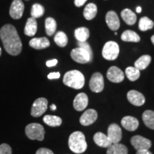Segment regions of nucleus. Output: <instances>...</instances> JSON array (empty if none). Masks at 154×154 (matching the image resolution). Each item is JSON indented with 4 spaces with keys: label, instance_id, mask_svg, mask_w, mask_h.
<instances>
[{
    "label": "nucleus",
    "instance_id": "obj_1",
    "mask_svg": "<svg viewBox=\"0 0 154 154\" xmlns=\"http://www.w3.org/2000/svg\"><path fill=\"white\" fill-rule=\"evenodd\" d=\"M0 38L4 48L9 54L17 56L22 50V43L16 28L11 24H5L0 29Z\"/></svg>",
    "mask_w": 154,
    "mask_h": 154
},
{
    "label": "nucleus",
    "instance_id": "obj_2",
    "mask_svg": "<svg viewBox=\"0 0 154 154\" xmlns=\"http://www.w3.org/2000/svg\"><path fill=\"white\" fill-rule=\"evenodd\" d=\"M63 83L69 87L74 89H81L85 84V78L83 74L78 70H72L64 74Z\"/></svg>",
    "mask_w": 154,
    "mask_h": 154
},
{
    "label": "nucleus",
    "instance_id": "obj_3",
    "mask_svg": "<svg viewBox=\"0 0 154 154\" xmlns=\"http://www.w3.org/2000/svg\"><path fill=\"white\" fill-rule=\"evenodd\" d=\"M69 147L75 153H82L87 149V143L84 134L81 131H75L69 138Z\"/></svg>",
    "mask_w": 154,
    "mask_h": 154
},
{
    "label": "nucleus",
    "instance_id": "obj_4",
    "mask_svg": "<svg viewBox=\"0 0 154 154\" xmlns=\"http://www.w3.org/2000/svg\"><path fill=\"white\" fill-rule=\"evenodd\" d=\"M26 136L31 140H37L39 141L44 140L45 131L41 124L32 123L28 124L25 128Z\"/></svg>",
    "mask_w": 154,
    "mask_h": 154
},
{
    "label": "nucleus",
    "instance_id": "obj_5",
    "mask_svg": "<svg viewBox=\"0 0 154 154\" xmlns=\"http://www.w3.org/2000/svg\"><path fill=\"white\" fill-rule=\"evenodd\" d=\"M119 46L116 42L110 41L108 42L103 46V50H102V56L105 59L109 61H113L117 59L119 57Z\"/></svg>",
    "mask_w": 154,
    "mask_h": 154
},
{
    "label": "nucleus",
    "instance_id": "obj_6",
    "mask_svg": "<svg viewBox=\"0 0 154 154\" xmlns=\"http://www.w3.org/2000/svg\"><path fill=\"white\" fill-rule=\"evenodd\" d=\"M71 57L72 59L77 63H86L92 61V57L87 51L83 48L78 47L74 49L71 52Z\"/></svg>",
    "mask_w": 154,
    "mask_h": 154
},
{
    "label": "nucleus",
    "instance_id": "obj_7",
    "mask_svg": "<svg viewBox=\"0 0 154 154\" xmlns=\"http://www.w3.org/2000/svg\"><path fill=\"white\" fill-rule=\"evenodd\" d=\"M48 101L45 98H38L34 102L31 110V114L34 117H39L47 110Z\"/></svg>",
    "mask_w": 154,
    "mask_h": 154
},
{
    "label": "nucleus",
    "instance_id": "obj_8",
    "mask_svg": "<svg viewBox=\"0 0 154 154\" xmlns=\"http://www.w3.org/2000/svg\"><path fill=\"white\" fill-rule=\"evenodd\" d=\"M90 89L95 93H100L104 88V82L103 77L101 73L96 72L91 76L89 82Z\"/></svg>",
    "mask_w": 154,
    "mask_h": 154
},
{
    "label": "nucleus",
    "instance_id": "obj_9",
    "mask_svg": "<svg viewBox=\"0 0 154 154\" xmlns=\"http://www.w3.org/2000/svg\"><path fill=\"white\" fill-rule=\"evenodd\" d=\"M131 143L134 149L139 150H149L151 147V141L141 136H134L131 139Z\"/></svg>",
    "mask_w": 154,
    "mask_h": 154
},
{
    "label": "nucleus",
    "instance_id": "obj_10",
    "mask_svg": "<svg viewBox=\"0 0 154 154\" xmlns=\"http://www.w3.org/2000/svg\"><path fill=\"white\" fill-rule=\"evenodd\" d=\"M24 10V5L22 0H14L9 9V15L12 19L22 18Z\"/></svg>",
    "mask_w": 154,
    "mask_h": 154
},
{
    "label": "nucleus",
    "instance_id": "obj_11",
    "mask_svg": "<svg viewBox=\"0 0 154 154\" xmlns=\"http://www.w3.org/2000/svg\"><path fill=\"white\" fill-rule=\"evenodd\" d=\"M111 143H118L122 138V131L116 124H112L108 128V135Z\"/></svg>",
    "mask_w": 154,
    "mask_h": 154
},
{
    "label": "nucleus",
    "instance_id": "obj_12",
    "mask_svg": "<svg viewBox=\"0 0 154 154\" xmlns=\"http://www.w3.org/2000/svg\"><path fill=\"white\" fill-rule=\"evenodd\" d=\"M97 118V111L94 109H88L80 117L79 122L82 126H90L95 122Z\"/></svg>",
    "mask_w": 154,
    "mask_h": 154
},
{
    "label": "nucleus",
    "instance_id": "obj_13",
    "mask_svg": "<svg viewBox=\"0 0 154 154\" xmlns=\"http://www.w3.org/2000/svg\"><path fill=\"white\" fill-rule=\"evenodd\" d=\"M107 79L113 83H120L124 79V74L120 69L116 66H111L108 70Z\"/></svg>",
    "mask_w": 154,
    "mask_h": 154
},
{
    "label": "nucleus",
    "instance_id": "obj_14",
    "mask_svg": "<svg viewBox=\"0 0 154 154\" xmlns=\"http://www.w3.org/2000/svg\"><path fill=\"white\" fill-rule=\"evenodd\" d=\"M127 99L128 101L136 106H140L145 103L146 99L144 96L139 91L136 90H131L127 94Z\"/></svg>",
    "mask_w": 154,
    "mask_h": 154
},
{
    "label": "nucleus",
    "instance_id": "obj_15",
    "mask_svg": "<svg viewBox=\"0 0 154 154\" xmlns=\"http://www.w3.org/2000/svg\"><path fill=\"white\" fill-rule=\"evenodd\" d=\"M106 22L109 28L112 31L118 30L120 27V20L118 15L113 11H108L106 15Z\"/></svg>",
    "mask_w": 154,
    "mask_h": 154
},
{
    "label": "nucleus",
    "instance_id": "obj_16",
    "mask_svg": "<svg viewBox=\"0 0 154 154\" xmlns=\"http://www.w3.org/2000/svg\"><path fill=\"white\" fill-rule=\"evenodd\" d=\"M88 103V96L85 93L77 94L74 100V108L78 111H84L87 107Z\"/></svg>",
    "mask_w": 154,
    "mask_h": 154
},
{
    "label": "nucleus",
    "instance_id": "obj_17",
    "mask_svg": "<svg viewBox=\"0 0 154 154\" xmlns=\"http://www.w3.org/2000/svg\"><path fill=\"white\" fill-rule=\"evenodd\" d=\"M121 126L127 131H134L137 129L138 126H139V122H138V119L135 117L126 116L121 120Z\"/></svg>",
    "mask_w": 154,
    "mask_h": 154
},
{
    "label": "nucleus",
    "instance_id": "obj_18",
    "mask_svg": "<svg viewBox=\"0 0 154 154\" xmlns=\"http://www.w3.org/2000/svg\"><path fill=\"white\" fill-rule=\"evenodd\" d=\"M94 140L96 145L102 148H109L112 144L106 135L101 132L95 134L94 136Z\"/></svg>",
    "mask_w": 154,
    "mask_h": 154
},
{
    "label": "nucleus",
    "instance_id": "obj_19",
    "mask_svg": "<svg viewBox=\"0 0 154 154\" xmlns=\"http://www.w3.org/2000/svg\"><path fill=\"white\" fill-rule=\"evenodd\" d=\"M29 46L35 49H43L49 47L50 42L47 38H34L30 40Z\"/></svg>",
    "mask_w": 154,
    "mask_h": 154
},
{
    "label": "nucleus",
    "instance_id": "obj_20",
    "mask_svg": "<svg viewBox=\"0 0 154 154\" xmlns=\"http://www.w3.org/2000/svg\"><path fill=\"white\" fill-rule=\"evenodd\" d=\"M37 31V22L36 19L30 17L26 21L24 28V34L26 36H33L36 34Z\"/></svg>",
    "mask_w": 154,
    "mask_h": 154
},
{
    "label": "nucleus",
    "instance_id": "obj_21",
    "mask_svg": "<svg viewBox=\"0 0 154 154\" xmlns=\"http://www.w3.org/2000/svg\"><path fill=\"white\" fill-rule=\"evenodd\" d=\"M121 17L128 25H134L136 22L137 17L134 12L129 9H125L121 11Z\"/></svg>",
    "mask_w": 154,
    "mask_h": 154
},
{
    "label": "nucleus",
    "instance_id": "obj_22",
    "mask_svg": "<svg viewBox=\"0 0 154 154\" xmlns=\"http://www.w3.org/2000/svg\"><path fill=\"white\" fill-rule=\"evenodd\" d=\"M106 154H128V149L121 143H112L108 148Z\"/></svg>",
    "mask_w": 154,
    "mask_h": 154
},
{
    "label": "nucleus",
    "instance_id": "obj_23",
    "mask_svg": "<svg viewBox=\"0 0 154 154\" xmlns=\"http://www.w3.org/2000/svg\"><path fill=\"white\" fill-rule=\"evenodd\" d=\"M97 7L95 4L90 3L86 6L84 10V17L87 20H91L97 14Z\"/></svg>",
    "mask_w": 154,
    "mask_h": 154
},
{
    "label": "nucleus",
    "instance_id": "obj_24",
    "mask_svg": "<svg viewBox=\"0 0 154 154\" xmlns=\"http://www.w3.org/2000/svg\"><path fill=\"white\" fill-rule=\"evenodd\" d=\"M151 61V57L149 55H143L139 59L136 61L134 63V67L138 70H143L146 69Z\"/></svg>",
    "mask_w": 154,
    "mask_h": 154
},
{
    "label": "nucleus",
    "instance_id": "obj_25",
    "mask_svg": "<svg viewBox=\"0 0 154 154\" xmlns=\"http://www.w3.org/2000/svg\"><path fill=\"white\" fill-rule=\"evenodd\" d=\"M144 124L148 128L154 130V111L151 110H146L142 116Z\"/></svg>",
    "mask_w": 154,
    "mask_h": 154
},
{
    "label": "nucleus",
    "instance_id": "obj_26",
    "mask_svg": "<svg viewBox=\"0 0 154 154\" xmlns=\"http://www.w3.org/2000/svg\"><path fill=\"white\" fill-rule=\"evenodd\" d=\"M121 38L124 42H140V36L134 31L126 30L121 34Z\"/></svg>",
    "mask_w": 154,
    "mask_h": 154
},
{
    "label": "nucleus",
    "instance_id": "obj_27",
    "mask_svg": "<svg viewBox=\"0 0 154 154\" xmlns=\"http://www.w3.org/2000/svg\"><path fill=\"white\" fill-rule=\"evenodd\" d=\"M75 37L78 42H86V40L88 39L89 37L90 33L89 30L86 27H79L76 29L74 32Z\"/></svg>",
    "mask_w": 154,
    "mask_h": 154
},
{
    "label": "nucleus",
    "instance_id": "obj_28",
    "mask_svg": "<svg viewBox=\"0 0 154 154\" xmlns=\"http://www.w3.org/2000/svg\"><path fill=\"white\" fill-rule=\"evenodd\" d=\"M44 122L48 126L51 127L59 126L62 124V120L60 117L57 116L51 115H46L43 119Z\"/></svg>",
    "mask_w": 154,
    "mask_h": 154
},
{
    "label": "nucleus",
    "instance_id": "obj_29",
    "mask_svg": "<svg viewBox=\"0 0 154 154\" xmlns=\"http://www.w3.org/2000/svg\"><path fill=\"white\" fill-rule=\"evenodd\" d=\"M57 22L55 19L51 17H48L45 20L46 32L48 36H52L57 30Z\"/></svg>",
    "mask_w": 154,
    "mask_h": 154
},
{
    "label": "nucleus",
    "instance_id": "obj_30",
    "mask_svg": "<svg viewBox=\"0 0 154 154\" xmlns=\"http://www.w3.org/2000/svg\"><path fill=\"white\" fill-rule=\"evenodd\" d=\"M154 26V23L152 20L146 17H143L140 18L138 24V28L142 32H146V31L151 29Z\"/></svg>",
    "mask_w": 154,
    "mask_h": 154
},
{
    "label": "nucleus",
    "instance_id": "obj_31",
    "mask_svg": "<svg viewBox=\"0 0 154 154\" xmlns=\"http://www.w3.org/2000/svg\"><path fill=\"white\" fill-rule=\"evenodd\" d=\"M54 42L59 47H64L68 44V37L63 32H58L54 36Z\"/></svg>",
    "mask_w": 154,
    "mask_h": 154
},
{
    "label": "nucleus",
    "instance_id": "obj_32",
    "mask_svg": "<svg viewBox=\"0 0 154 154\" xmlns=\"http://www.w3.org/2000/svg\"><path fill=\"white\" fill-rule=\"evenodd\" d=\"M126 75L130 81L135 82L140 77V70H138L136 67L129 66L126 69Z\"/></svg>",
    "mask_w": 154,
    "mask_h": 154
},
{
    "label": "nucleus",
    "instance_id": "obj_33",
    "mask_svg": "<svg viewBox=\"0 0 154 154\" xmlns=\"http://www.w3.org/2000/svg\"><path fill=\"white\" fill-rule=\"evenodd\" d=\"M44 7L39 4H34L32 6V10H31V15L33 18H39L42 17L44 14Z\"/></svg>",
    "mask_w": 154,
    "mask_h": 154
},
{
    "label": "nucleus",
    "instance_id": "obj_34",
    "mask_svg": "<svg viewBox=\"0 0 154 154\" xmlns=\"http://www.w3.org/2000/svg\"><path fill=\"white\" fill-rule=\"evenodd\" d=\"M0 154H12V150L9 144L2 143L0 145Z\"/></svg>",
    "mask_w": 154,
    "mask_h": 154
},
{
    "label": "nucleus",
    "instance_id": "obj_35",
    "mask_svg": "<svg viewBox=\"0 0 154 154\" xmlns=\"http://www.w3.org/2000/svg\"><path fill=\"white\" fill-rule=\"evenodd\" d=\"M78 46L79 47H81V48H83L84 49H85L86 51H87L88 54H89L92 57H93V52H92V49L91 47L89 46V44H88L87 42H78Z\"/></svg>",
    "mask_w": 154,
    "mask_h": 154
},
{
    "label": "nucleus",
    "instance_id": "obj_36",
    "mask_svg": "<svg viewBox=\"0 0 154 154\" xmlns=\"http://www.w3.org/2000/svg\"><path fill=\"white\" fill-rule=\"evenodd\" d=\"M36 154H54L53 151L47 148H41L38 149L37 151L36 152Z\"/></svg>",
    "mask_w": 154,
    "mask_h": 154
},
{
    "label": "nucleus",
    "instance_id": "obj_37",
    "mask_svg": "<svg viewBox=\"0 0 154 154\" xmlns=\"http://www.w3.org/2000/svg\"><path fill=\"white\" fill-rule=\"evenodd\" d=\"M48 79H59L60 77V73L59 72H52L50 73L48 75Z\"/></svg>",
    "mask_w": 154,
    "mask_h": 154
},
{
    "label": "nucleus",
    "instance_id": "obj_38",
    "mask_svg": "<svg viewBox=\"0 0 154 154\" xmlns=\"http://www.w3.org/2000/svg\"><path fill=\"white\" fill-rule=\"evenodd\" d=\"M57 63H58L57 59H52V60L47 61V63H46V64H47V66L48 67H52V66H56V65L57 64Z\"/></svg>",
    "mask_w": 154,
    "mask_h": 154
},
{
    "label": "nucleus",
    "instance_id": "obj_39",
    "mask_svg": "<svg viewBox=\"0 0 154 154\" xmlns=\"http://www.w3.org/2000/svg\"><path fill=\"white\" fill-rule=\"evenodd\" d=\"M86 2H87V0H74V4L76 7H82Z\"/></svg>",
    "mask_w": 154,
    "mask_h": 154
},
{
    "label": "nucleus",
    "instance_id": "obj_40",
    "mask_svg": "<svg viewBox=\"0 0 154 154\" xmlns=\"http://www.w3.org/2000/svg\"><path fill=\"white\" fill-rule=\"evenodd\" d=\"M136 154H152V153L149 151V150H139L137 151Z\"/></svg>",
    "mask_w": 154,
    "mask_h": 154
},
{
    "label": "nucleus",
    "instance_id": "obj_41",
    "mask_svg": "<svg viewBox=\"0 0 154 154\" xmlns=\"http://www.w3.org/2000/svg\"><path fill=\"white\" fill-rule=\"evenodd\" d=\"M50 109H51L52 111H55L56 109H57V106H56L55 104H52L51 105V106H50Z\"/></svg>",
    "mask_w": 154,
    "mask_h": 154
},
{
    "label": "nucleus",
    "instance_id": "obj_42",
    "mask_svg": "<svg viewBox=\"0 0 154 154\" xmlns=\"http://www.w3.org/2000/svg\"><path fill=\"white\" fill-rule=\"evenodd\" d=\"M141 7H138L137 8H136V12L137 13H140L141 12Z\"/></svg>",
    "mask_w": 154,
    "mask_h": 154
},
{
    "label": "nucleus",
    "instance_id": "obj_43",
    "mask_svg": "<svg viewBox=\"0 0 154 154\" xmlns=\"http://www.w3.org/2000/svg\"><path fill=\"white\" fill-rule=\"evenodd\" d=\"M151 42H152V43H153V44L154 45V35H153L151 36Z\"/></svg>",
    "mask_w": 154,
    "mask_h": 154
},
{
    "label": "nucleus",
    "instance_id": "obj_44",
    "mask_svg": "<svg viewBox=\"0 0 154 154\" xmlns=\"http://www.w3.org/2000/svg\"><path fill=\"white\" fill-rule=\"evenodd\" d=\"M1 54H2V49L1 47H0V57H1Z\"/></svg>",
    "mask_w": 154,
    "mask_h": 154
}]
</instances>
